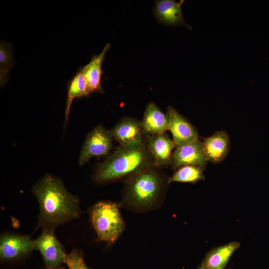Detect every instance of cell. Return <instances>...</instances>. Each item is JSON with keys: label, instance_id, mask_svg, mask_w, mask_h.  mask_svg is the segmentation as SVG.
<instances>
[{"label": "cell", "instance_id": "1", "mask_svg": "<svg viewBox=\"0 0 269 269\" xmlns=\"http://www.w3.org/2000/svg\"><path fill=\"white\" fill-rule=\"evenodd\" d=\"M32 190L39 203L38 228L55 229L80 217L82 211L79 200L66 190L61 179L46 174Z\"/></svg>", "mask_w": 269, "mask_h": 269}, {"label": "cell", "instance_id": "2", "mask_svg": "<svg viewBox=\"0 0 269 269\" xmlns=\"http://www.w3.org/2000/svg\"><path fill=\"white\" fill-rule=\"evenodd\" d=\"M168 179L161 167L143 169L125 181L121 204L137 212L154 209L162 202Z\"/></svg>", "mask_w": 269, "mask_h": 269}, {"label": "cell", "instance_id": "3", "mask_svg": "<svg viewBox=\"0 0 269 269\" xmlns=\"http://www.w3.org/2000/svg\"><path fill=\"white\" fill-rule=\"evenodd\" d=\"M155 165V159L144 141L120 145L117 150L97 166L94 181L104 184L125 181L143 169Z\"/></svg>", "mask_w": 269, "mask_h": 269}, {"label": "cell", "instance_id": "4", "mask_svg": "<svg viewBox=\"0 0 269 269\" xmlns=\"http://www.w3.org/2000/svg\"><path fill=\"white\" fill-rule=\"evenodd\" d=\"M119 206L110 201H101L91 208L90 220L100 241L113 244L124 231L125 223Z\"/></svg>", "mask_w": 269, "mask_h": 269}, {"label": "cell", "instance_id": "5", "mask_svg": "<svg viewBox=\"0 0 269 269\" xmlns=\"http://www.w3.org/2000/svg\"><path fill=\"white\" fill-rule=\"evenodd\" d=\"M55 229L43 228L41 235L34 240L35 250L41 254L46 269L61 266L65 263L67 254L54 234Z\"/></svg>", "mask_w": 269, "mask_h": 269}, {"label": "cell", "instance_id": "6", "mask_svg": "<svg viewBox=\"0 0 269 269\" xmlns=\"http://www.w3.org/2000/svg\"><path fill=\"white\" fill-rule=\"evenodd\" d=\"M113 138L111 131L102 125L96 126L86 136L78 160L79 165L82 166L93 156L108 154L113 146Z\"/></svg>", "mask_w": 269, "mask_h": 269}, {"label": "cell", "instance_id": "7", "mask_svg": "<svg viewBox=\"0 0 269 269\" xmlns=\"http://www.w3.org/2000/svg\"><path fill=\"white\" fill-rule=\"evenodd\" d=\"M34 250V240L29 236L5 233L0 237V258L2 261L20 258Z\"/></svg>", "mask_w": 269, "mask_h": 269}, {"label": "cell", "instance_id": "8", "mask_svg": "<svg viewBox=\"0 0 269 269\" xmlns=\"http://www.w3.org/2000/svg\"><path fill=\"white\" fill-rule=\"evenodd\" d=\"M207 161L204 152L203 143L197 139L188 144L175 148L172 153L171 165L175 171L186 165L205 168Z\"/></svg>", "mask_w": 269, "mask_h": 269}, {"label": "cell", "instance_id": "9", "mask_svg": "<svg viewBox=\"0 0 269 269\" xmlns=\"http://www.w3.org/2000/svg\"><path fill=\"white\" fill-rule=\"evenodd\" d=\"M166 114L169 118L168 130L171 132L176 147H179L198 139L197 130L174 108L169 106Z\"/></svg>", "mask_w": 269, "mask_h": 269}, {"label": "cell", "instance_id": "10", "mask_svg": "<svg viewBox=\"0 0 269 269\" xmlns=\"http://www.w3.org/2000/svg\"><path fill=\"white\" fill-rule=\"evenodd\" d=\"M144 141L155 159V165L167 167L171 165L172 151L175 145L167 134L146 135L144 136Z\"/></svg>", "mask_w": 269, "mask_h": 269}, {"label": "cell", "instance_id": "11", "mask_svg": "<svg viewBox=\"0 0 269 269\" xmlns=\"http://www.w3.org/2000/svg\"><path fill=\"white\" fill-rule=\"evenodd\" d=\"M184 1V0L179 2L174 0H156L154 14L157 21L171 26L184 25L191 29V27L186 24L183 16L181 6Z\"/></svg>", "mask_w": 269, "mask_h": 269}, {"label": "cell", "instance_id": "12", "mask_svg": "<svg viewBox=\"0 0 269 269\" xmlns=\"http://www.w3.org/2000/svg\"><path fill=\"white\" fill-rule=\"evenodd\" d=\"M110 131L113 138L120 145L140 142L144 139L141 122L132 117H123Z\"/></svg>", "mask_w": 269, "mask_h": 269}, {"label": "cell", "instance_id": "13", "mask_svg": "<svg viewBox=\"0 0 269 269\" xmlns=\"http://www.w3.org/2000/svg\"><path fill=\"white\" fill-rule=\"evenodd\" d=\"M144 135L162 134L168 130L169 118L153 102L147 104L141 122Z\"/></svg>", "mask_w": 269, "mask_h": 269}, {"label": "cell", "instance_id": "14", "mask_svg": "<svg viewBox=\"0 0 269 269\" xmlns=\"http://www.w3.org/2000/svg\"><path fill=\"white\" fill-rule=\"evenodd\" d=\"M203 143L206 159L212 163L221 162L230 147L229 136L224 131L216 132L211 136L204 138Z\"/></svg>", "mask_w": 269, "mask_h": 269}, {"label": "cell", "instance_id": "15", "mask_svg": "<svg viewBox=\"0 0 269 269\" xmlns=\"http://www.w3.org/2000/svg\"><path fill=\"white\" fill-rule=\"evenodd\" d=\"M110 47V44L107 43L99 54L93 56L89 63L83 67V72L89 94L93 92L103 93L104 91L101 85L102 63Z\"/></svg>", "mask_w": 269, "mask_h": 269}, {"label": "cell", "instance_id": "16", "mask_svg": "<svg viewBox=\"0 0 269 269\" xmlns=\"http://www.w3.org/2000/svg\"><path fill=\"white\" fill-rule=\"evenodd\" d=\"M240 246L239 242H231L215 248L207 254L200 266L202 269H224Z\"/></svg>", "mask_w": 269, "mask_h": 269}, {"label": "cell", "instance_id": "17", "mask_svg": "<svg viewBox=\"0 0 269 269\" xmlns=\"http://www.w3.org/2000/svg\"><path fill=\"white\" fill-rule=\"evenodd\" d=\"M89 94L83 72V67H81L70 80L67 86V96L65 111V127L69 118L71 106L73 100L76 98L89 96Z\"/></svg>", "mask_w": 269, "mask_h": 269}, {"label": "cell", "instance_id": "18", "mask_svg": "<svg viewBox=\"0 0 269 269\" xmlns=\"http://www.w3.org/2000/svg\"><path fill=\"white\" fill-rule=\"evenodd\" d=\"M205 168L194 165H186L176 170L174 174L169 177L168 182H173L196 183L205 179L203 171Z\"/></svg>", "mask_w": 269, "mask_h": 269}, {"label": "cell", "instance_id": "19", "mask_svg": "<svg viewBox=\"0 0 269 269\" xmlns=\"http://www.w3.org/2000/svg\"><path fill=\"white\" fill-rule=\"evenodd\" d=\"M13 65L14 59L10 44L1 41L0 43V83L1 87L4 86L8 81L9 70Z\"/></svg>", "mask_w": 269, "mask_h": 269}, {"label": "cell", "instance_id": "20", "mask_svg": "<svg viewBox=\"0 0 269 269\" xmlns=\"http://www.w3.org/2000/svg\"><path fill=\"white\" fill-rule=\"evenodd\" d=\"M65 264L68 269H91L85 262L82 251L78 249H73L67 254Z\"/></svg>", "mask_w": 269, "mask_h": 269}, {"label": "cell", "instance_id": "21", "mask_svg": "<svg viewBox=\"0 0 269 269\" xmlns=\"http://www.w3.org/2000/svg\"><path fill=\"white\" fill-rule=\"evenodd\" d=\"M50 269H64L62 268L61 266H60V267H58Z\"/></svg>", "mask_w": 269, "mask_h": 269}, {"label": "cell", "instance_id": "22", "mask_svg": "<svg viewBox=\"0 0 269 269\" xmlns=\"http://www.w3.org/2000/svg\"><path fill=\"white\" fill-rule=\"evenodd\" d=\"M197 269H202L200 266L199 267V268Z\"/></svg>", "mask_w": 269, "mask_h": 269}, {"label": "cell", "instance_id": "23", "mask_svg": "<svg viewBox=\"0 0 269 269\" xmlns=\"http://www.w3.org/2000/svg\"></svg>", "mask_w": 269, "mask_h": 269}]
</instances>
